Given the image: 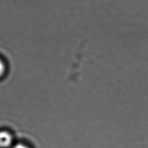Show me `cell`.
<instances>
[{
    "mask_svg": "<svg viewBox=\"0 0 148 148\" xmlns=\"http://www.w3.org/2000/svg\"><path fill=\"white\" fill-rule=\"evenodd\" d=\"M12 143L11 135L6 131L0 132V148H6L10 146Z\"/></svg>",
    "mask_w": 148,
    "mask_h": 148,
    "instance_id": "cell-1",
    "label": "cell"
},
{
    "mask_svg": "<svg viewBox=\"0 0 148 148\" xmlns=\"http://www.w3.org/2000/svg\"><path fill=\"white\" fill-rule=\"evenodd\" d=\"M5 71V66L3 62L0 59V77L2 76Z\"/></svg>",
    "mask_w": 148,
    "mask_h": 148,
    "instance_id": "cell-2",
    "label": "cell"
},
{
    "mask_svg": "<svg viewBox=\"0 0 148 148\" xmlns=\"http://www.w3.org/2000/svg\"><path fill=\"white\" fill-rule=\"evenodd\" d=\"M13 148H29V147H28L27 146L23 143H17L16 145H14Z\"/></svg>",
    "mask_w": 148,
    "mask_h": 148,
    "instance_id": "cell-3",
    "label": "cell"
}]
</instances>
